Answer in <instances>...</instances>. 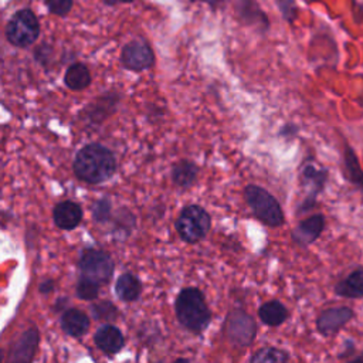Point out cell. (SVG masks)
<instances>
[{"instance_id": "f546056e", "label": "cell", "mask_w": 363, "mask_h": 363, "mask_svg": "<svg viewBox=\"0 0 363 363\" xmlns=\"http://www.w3.org/2000/svg\"><path fill=\"white\" fill-rule=\"evenodd\" d=\"M191 1H203L206 4H210L211 7H217V6H221L225 0H191Z\"/></svg>"}, {"instance_id": "44dd1931", "label": "cell", "mask_w": 363, "mask_h": 363, "mask_svg": "<svg viewBox=\"0 0 363 363\" xmlns=\"http://www.w3.org/2000/svg\"><path fill=\"white\" fill-rule=\"evenodd\" d=\"M197 166L189 160H180L172 169V180L179 187H190L197 177Z\"/></svg>"}, {"instance_id": "8fae6325", "label": "cell", "mask_w": 363, "mask_h": 363, "mask_svg": "<svg viewBox=\"0 0 363 363\" xmlns=\"http://www.w3.org/2000/svg\"><path fill=\"white\" fill-rule=\"evenodd\" d=\"M325 225V218L322 214H315L311 216L305 220H302L292 231V240L305 247L309 245L311 242H313L322 233Z\"/></svg>"}, {"instance_id": "52a82bcc", "label": "cell", "mask_w": 363, "mask_h": 363, "mask_svg": "<svg viewBox=\"0 0 363 363\" xmlns=\"http://www.w3.org/2000/svg\"><path fill=\"white\" fill-rule=\"evenodd\" d=\"M155 54L143 40H132L122 48L121 64L130 71H143L153 65Z\"/></svg>"}, {"instance_id": "484cf974", "label": "cell", "mask_w": 363, "mask_h": 363, "mask_svg": "<svg viewBox=\"0 0 363 363\" xmlns=\"http://www.w3.org/2000/svg\"><path fill=\"white\" fill-rule=\"evenodd\" d=\"M44 3L48 7L50 13L64 17L71 11L74 0H44Z\"/></svg>"}, {"instance_id": "6da1fadb", "label": "cell", "mask_w": 363, "mask_h": 363, "mask_svg": "<svg viewBox=\"0 0 363 363\" xmlns=\"http://www.w3.org/2000/svg\"><path fill=\"white\" fill-rule=\"evenodd\" d=\"M116 170V160L113 153L101 143L85 145L75 155L74 172L82 182L98 184L109 177Z\"/></svg>"}, {"instance_id": "4fadbf2b", "label": "cell", "mask_w": 363, "mask_h": 363, "mask_svg": "<svg viewBox=\"0 0 363 363\" xmlns=\"http://www.w3.org/2000/svg\"><path fill=\"white\" fill-rule=\"evenodd\" d=\"M94 340H95V345L108 354L118 353L125 345L122 332L115 325H109V323L98 328V330L94 335Z\"/></svg>"}, {"instance_id": "7402d4cb", "label": "cell", "mask_w": 363, "mask_h": 363, "mask_svg": "<svg viewBox=\"0 0 363 363\" xmlns=\"http://www.w3.org/2000/svg\"><path fill=\"white\" fill-rule=\"evenodd\" d=\"M345 166H346V176L352 184L363 191V170L357 160L354 150L346 145L345 146Z\"/></svg>"}, {"instance_id": "f1b7e54d", "label": "cell", "mask_w": 363, "mask_h": 363, "mask_svg": "<svg viewBox=\"0 0 363 363\" xmlns=\"http://www.w3.org/2000/svg\"><path fill=\"white\" fill-rule=\"evenodd\" d=\"M52 289H54V282L51 279L44 281V282L40 284V292L41 294H50Z\"/></svg>"}, {"instance_id": "3957f363", "label": "cell", "mask_w": 363, "mask_h": 363, "mask_svg": "<svg viewBox=\"0 0 363 363\" xmlns=\"http://www.w3.org/2000/svg\"><path fill=\"white\" fill-rule=\"evenodd\" d=\"M244 197L254 216L269 227H279L284 224V211L278 200L265 189L248 184L244 190Z\"/></svg>"}, {"instance_id": "d4e9b609", "label": "cell", "mask_w": 363, "mask_h": 363, "mask_svg": "<svg viewBox=\"0 0 363 363\" xmlns=\"http://www.w3.org/2000/svg\"><path fill=\"white\" fill-rule=\"evenodd\" d=\"M118 315V311L115 308V305L109 301H102V302H98L92 306V316L96 319V320H112L115 319Z\"/></svg>"}, {"instance_id": "603a6c76", "label": "cell", "mask_w": 363, "mask_h": 363, "mask_svg": "<svg viewBox=\"0 0 363 363\" xmlns=\"http://www.w3.org/2000/svg\"><path fill=\"white\" fill-rule=\"evenodd\" d=\"M77 296L84 299V301H92L98 296L99 292V284L96 279L82 275V278H79L77 288H75Z\"/></svg>"}, {"instance_id": "7c38bea8", "label": "cell", "mask_w": 363, "mask_h": 363, "mask_svg": "<svg viewBox=\"0 0 363 363\" xmlns=\"http://www.w3.org/2000/svg\"><path fill=\"white\" fill-rule=\"evenodd\" d=\"M54 223L61 230H74L82 220V208L71 200L58 203L52 211Z\"/></svg>"}, {"instance_id": "9c48e42d", "label": "cell", "mask_w": 363, "mask_h": 363, "mask_svg": "<svg viewBox=\"0 0 363 363\" xmlns=\"http://www.w3.org/2000/svg\"><path fill=\"white\" fill-rule=\"evenodd\" d=\"M353 318V311L347 306L325 309L316 319V328L322 335H333Z\"/></svg>"}, {"instance_id": "5b68a950", "label": "cell", "mask_w": 363, "mask_h": 363, "mask_svg": "<svg viewBox=\"0 0 363 363\" xmlns=\"http://www.w3.org/2000/svg\"><path fill=\"white\" fill-rule=\"evenodd\" d=\"M210 225L211 220L208 213L196 204L184 207L176 220V230L186 242H197L204 238Z\"/></svg>"}, {"instance_id": "2e32d148", "label": "cell", "mask_w": 363, "mask_h": 363, "mask_svg": "<svg viewBox=\"0 0 363 363\" xmlns=\"http://www.w3.org/2000/svg\"><path fill=\"white\" fill-rule=\"evenodd\" d=\"M237 11L240 20H242L245 24L258 26L264 30H267L269 26L267 14L259 9L255 0H238Z\"/></svg>"}, {"instance_id": "ffe728a7", "label": "cell", "mask_w": 363, "mask_h": 363, "mask_svg": "<svg viewBox=\"0 0 363 363\" xmlns=\"http://www.w3.org/2000/svg\"><path fill=\"white\" fill-rule=\"evenodd\" d=\"M259 319L268 326H278L284 323L288 318L286 306L279 301H268L258 309Z\"/></svg>"}, {"instance_id": "e0dca14e", "label": "cell", "mask_w": 363, "mask_h": 363, "mask_svg": "<svg viewBox=\"0 0 363 363\" xmlns=\"http://www.w3.org/2000/svg\"><path fill=\"white\" fill-rule=\"evenodd\" d=\"M335 292L343 298H363V267L356 268L345 279L339 281Z\"/></svg>"}, {"instance_id": "4dcf8cb0", "label": "cell", "mask_w": 363, "mask_h": 363, "mask_svg": "<svg viewBox=\"0 0 363 363\" xmlns=\"http://www.w3.org/2000/svg\"><path fill=\"white\" fill-rule=\"evenodd\" d=\"M102 1L106 6H115V4H119V3H132L133 0H102Z\"/></svg>"}, {"instance_id": "cb8c5ba5", "label": "cell", "mask_w": 363, "mask_h": 363, "mask_svg": "<svg viewBox=\"0 0 363 363\" xmlns=\"http://www.w3.org/2000/svg\"><path fill=\"white\" fill-rule=\"evenodd\" d=\"M288 359H289V356L285 350H281V349H277V347H262L250 357V362H252V363L286 362Z\"/></svg>"}, {"instance_id": "30bf717a", "label": "cell", "mask_w": 363, "mask_h": 363, "mask_svg": "<svg viewBox=\"0 0 363 363\" xmlns=\"http://www.w3.org/2000/svg\"><path fill=\"white\" fill-rule=\"evenodd\" d=\"M302 180H303V184L309 187V191L306 199L302 201L299 211H306L315 206V199L318 193L322 190V187L325 186L326 170L316 169L313 164H306L302 170Z\"/></svg>"}, {"instance_id": "8992f818", "label": "cell", "mask_w": 363, "mask_h": 363, "mask_svg": "<svg viewBox=\"0 0 363 363\" xmlns=\"http://www.w3.org/2000/svg\"><path fill=\"white\" fill-rule=\"evenodd\" d=\"M79 269L84 275L96 279L98 282H105L111 278L113 272V259L111 255L102 250L86 248L79 255Z\"/></svg>"}, {"instance_id": "7a4b0ae2", "label": "cell", "mask_w": 363, "mask_h": 363, "mask_svg": "<svg viewBox=\"0 0 363 363\" xmlns=\"http://www.w3.org/2000/svg\"><path fill=\"white\" fill-rule=\"evenodd\" d=\"M174 311L180 325L193 333L203 332L211 319L204 295L197 288L182 289L176 298Z\"/></svg>"}, {"instance_id": "9a60e30c", "label": "cell", "mask_w": 363, "mask_h": 363, "mask_svg": "<svg viewBox=\"0 0 363 363\" xmlns=\"http://www.w3.org/2000/svg\"><path fill=\"white\" fill-rule=\"evenodd\" d=\"M61 328L67 335L81 337L89 329V318L79 309H67L61 316Z\"/></svg>"}, {"instance_id": "1f68e13d", "label": "cell", "mask_w": 363, "mask_h": 363, "mask_svg": "<svg viewBox=\"0 0 363 363\" xmlns=\"http://www.w3.org/2000/svg\"><path fill=\"white\" fill-rule=\"evenodd\" d=\"M353 360H354V362H363V354H362V356H357V357H354Z\"/></svg>"}, {"instance_id": "ba28073f", "label": "cell", "mask_w": 363, "mask_h": 363, "mask_svg": "<svg viewBox=\"0 0 363 363\" xmlns=\"http://www.w3.org/2000/svg\"><path fill=\"white\" fill-rule=\"evenodd\" d=\"M255 322L242 311L231 312L225 320L227 337L240 346L250 345L255 336Z\"/></svg>"}, {"instance_id": "ac0fdd59", "label": "cell", "mask_w": 363, "mask_h": 363, "mask_svg": "<svg viewBox=\"0 0 363 363\" xmlns=\"http://www.w3.org/2000/svg\"><path fill=\"white\" fill-rule=\"evenodd\" d=\"M140 289H142V286H140L139 278L130 272L122 274L116 279V284H115L116 295L125 302L136 301L140 295Z\"/></svg>"}, {"instance_id": "277c9868", "label": "cell", "mask_w": 363, "mask_h": 363, "mask_svg": "<svg viewBox=\"0 0 363 363\" xmlns=\"http://www.w3.org/2000/svg\"><path fill=\"white\" fill-rule=\"evenodd\" d=\"M6 38L14 47H28L40 35V23L30 9L16 11L6 24Z\"/></svg>"}, {"instance_id": "5bb4252c", "label": "cell", "mask_w": 363, "mask_h": 363, "mask_svg": "<svg viewBox=\"0 0 363 363\" xmlns=\"http://www.w3.org/2000/svg\"><path fill=\"white\" fill-rule=\"evenodd\" d=\"M37 345H38V330L35 328H30L21 335V337L14 345L10 359L16 363L31 362L35 354Z\"/></svg>"}, {"instance_id": "4316f807", "label": "cell", "mask_w": 363, "mask_h": 363, "mask_svg": "<svg viewBox=\"0 0 363 363\" xmlns=\"http://www.w3.org/2000/svg\"><path fill=\"white\" fill-rule=\"evenodd\" d=\"M92 214H94V218L98 221V223H104L111 216V201L108 199H101L98 200L95 204H94V208H92Z\"/></svg>"}, {"instance_id": "83f0119b", "label": "cell", "mask_w": 363, "mask_h": 363, "mask_svg": "<svg viewBox=\"0 0 363 363\" xmlns=\"http://www.w3.org/2000/svg\"><path fill=\"white\" fill-rule=\"evenodd\" d=\"M279 4V9L285 18L292 20L294 18V1L292 0H277Z\"/></svg>"}, {"instance_id": "d6986e66", "label": "cell", "mask_w": 363, "mask_h": 363, "mask_svg": "<svg viewBox=\"0 0 363 363\" xmlns=\"http://www.w3.org/2000/svg\"><path fill=\"white\" fill-rule=\"evenodd\" d=\"M64 84L72 91H82L91 84V74L82 62L71 64L64 75Z\"/></svg>"}]
</instances>
